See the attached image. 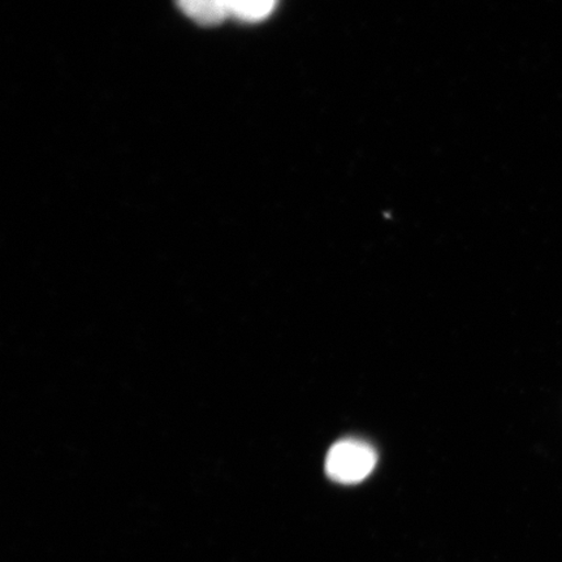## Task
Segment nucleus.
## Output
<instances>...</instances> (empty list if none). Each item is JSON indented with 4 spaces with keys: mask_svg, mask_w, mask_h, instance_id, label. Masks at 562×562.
<instances>
[{
    "mask_svg": "<svg viewBox=\"0 0 562 562\" xmlns=\"http://www.w3.org/2000/svg\"><path fill=\"white\" fill-rule=\"evenodd\" d=\"M188 19L202 26H216L228 16L223 0H176Z\"/></svg>",
    "mask_w": 562,
    "mask_h": 562,
    "instance_id": "nucleus-2",
    "label": "nucleus"
},
{
    "mask_svg": "<svg viewBox=\"0 0 562 562\" xmlns=\"http://www.w3.org/2000/svg\"><path fill=\"white\" fill-rule=\"evenodd\" d=\"M278 0H223L228 16L237 20L256 23L271 15L276 10Z\"/></svg>",
    "mask_w": 562,
    "mask_h": 562,
    "instance_id": "nucleus-3",
    "label": "nucleus"
},
{
    "mask_svg": "<svg viewBox=\"0 0 562 562\" xmlns=\"http://www.w3.org/2000/svg\"><path fill=\"white\" fill-rule=\"evenodd\" d=\"M378 454L367 441L344 439L335 442L326 457L329 480L351 486L361 483L374 472Z\"/></svg>",
    "mask_w": 562,
    "mask_h": 562,
    "instance_id": "nucleus-1",
    "label": "nucleus"
}]
</instances>
